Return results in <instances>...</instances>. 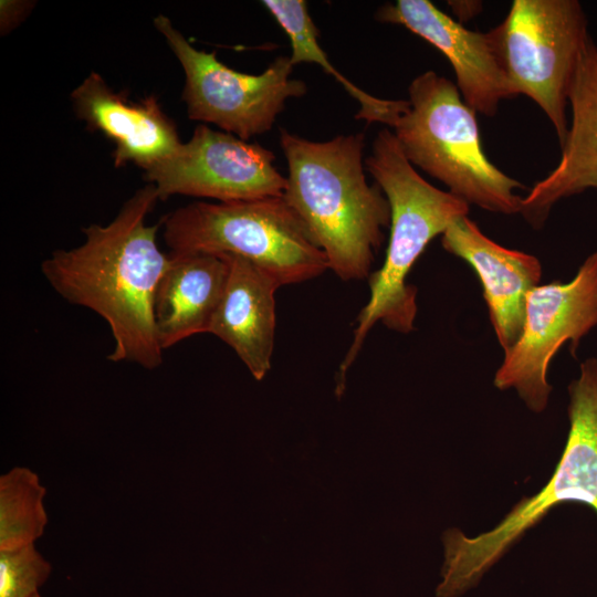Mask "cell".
I'll list each match as a JSON object with an SVG mask.
<instances>
[{
  "label": "cell",
  "instance_id": "6da1fadb",
  "mask_svg": "<svg viewBox=\"0 0 597 597\" xmlns=\"http://www.w3.org/2000/svg\"><path fill=\"white\" fill-rule=\"evenodd\" d=\"M159 200L155 186L137 190L106 226L83 228L85 241L56 250L41 272L67 302L95 312L107 323L114 348L111 362H129L146 369L163 363L154 322V297L169 255L158 248L159 226L146 217Z\"/></svg>",
  "mask_w": 597,
  "mask_h": 597
},
{
  "label": "cell",
  "instance_id": "7a4b0ae2",
  "mask_svg": "<svg viewBox=\"0 0 597 597\" xmlns=\"http://www.w3.org/2000/svg\"><path fill=\"white\" fill-rule=\"evenodd\" d=\"M287 165L283 198L344 281L369 277L390 227V206L365 175L364 134L313 142L280 130Z\"/></svg>",
  "mask_w": 597,
  "mask_h": 597
},
{
  "label": "cell",
  "instance_id": "3957f363",
  "mask_svg": "<svg viewBox=\"0 0 597 597\" xmlns=\"http://www.w3.org/2000/svg\"><path fill=\"white\" fill-rule=\"evenodd\" d=\"M365 168L389 202L390 233L385 261L368 277L369 300L357 317L353 342L339 368L341 381L377 322L402 334L413 331L417 289L407 283L408 274L430 241L470 211L464 200L417 172L389 128L376 135Z\"/></svg>",
  "mask_w": 597,
  "mask_h": 597
},
{
  "label": "cell",
  "instance_id": "277c9868",
  "mask_svg": "<svg viewBox=\"0 0 597 597\" xmlns=\"http://www.w3.org/2000/svg\"><path fill=\"white\" fill-rule=\"evenodd\" d=\"M569 430L548 482L534 495L523 496L492 528L474 537L460 528L442 534L443 563L437 597H461L554 507L585 504L597 514V358L579 366L568 386Z\"/></svg>",
  "mask_w": 597,
  "mask_h": 597
},
{
  "label": "cell",
  "instance_id": "5b68a950",
  "mask_svg": "<svg viewBox=\"0 0 597 597\" xmlns=\"http://www.w3.org/2000/svg\"><path fill=\"white\" fill-rule=\"evenodd\" d=\"M409 107L391 128L408 161L448 187L449 192L491 212L520 213L524 185L485 155L475 112L454 83L434 71L412 80Z\"/></svg>",
  "mask_w": 597,
  "mask_h": 597
},
{
  "label": "cell",
  "instance_id": "8992f818",
  "mask_svg": "<svg viewBox=\"0 0 597 597\" xmlns=\"http://www.w3.org/2000/svg\"><path fill=\"white\" fill-rule=\"evenodd\" d=\"M161 223L170 253L241 256L269 272L282 286L308 281L328 270L325 254L283 196L197 201L170 212Z\"/></svg>",
  "mask_w": 597,
  "mask_h": 597
},
{
  "label": "cell",
  "instance_id": "52a82bcc",
  "mask_svg": "<svg viewBox=\"0 0 597 597\" xmlns=\"http://www.w3.org/2000/svg\"><path fill=\"white\" fill-rule=\"evenodd\" d=\"M577 0H514L489 33L515 95L535 102L552 123L559 145L568 130L569 91L588 34Z\"/></svg>",
  "mask_w": 597,
  "mask_h": 597
},
{
  "label": "cell",
  "instance_id": "ba28073f",
  "mask_svg": "<svg viewBox=\"0 0 597 597\" xmlns=\"http://www.w3.org/2000/svg\"><path fill=\"white\" fill-rule=\"evenodd\" d=\"M154 24L184 69L182 100L190 119L248 140L272 129L289 98L306 94V84L291 77L290 56H277L260 74H245L220 62L214 51L193 48L167 17L157 15Z\"/></svg>",
  "mask_w": 597,
  "mask_h": 597
},
{
  "label": "cell",
  "instance_id": "9c48e42d",
  "mask_svg": "<svg viewBox=\"0 0 597 597\" xmlns=\"http://www.w3.org/2000/svg\"><path fill=\"white\" fill-rule=\"evenodd\" d=\"M597 326V250L569 282L540 284L527 295L521 336L495 371L500 390L515 389L525 406L543 412L549 401V364L569 342L576 357L580 339Z\"/></svg>",
  "mask_w": 597,
  "mask_h": 597
},
{
  "label": "cell",
  "instance_id": "30bf717a",
  "mask_svg": "<svg viewBox=\"0 0 597 597\" xmlns=\"http://www.w3.org/2000/svg\"><path fill=\"white\" fill-rule=\"evenodd\" d=\"M274 161V153L259 144L199 125L190 140L145 176L159 200L172 195L219 202L282 197L286 177Z\"/></svg>",
  "mask_w": 597,
  "mask_h": 597
},
{
  "label": "cell",
  "instance_id": "8fae6325",
  "mask_svg": "<svg viewBox=\"0 0 597 597\" xmlns=\"http://www.w3.org/2000/svg\"><path fill=\"white\" fill-rule=\"evenodd\" d=\"M379 22L404 25L438 49L450 62L464 103L494 116L500 102L515 97L489 32L467 29L428 0H397L376 12Z\"/></svg>",
  "mask_w": 597,
  "mask_h": 597
},
{
  "label": "cell",
  "instance_id": "7c38bea8",
  "mask_svg": "<svg viewBox=\"0 0 597 597\" xmlns=\"http://www.w3.org/2000/svg\"><path fill=\"white\" fill-rule=\"evenodd\" d=\"M441 243L479 277L498 342L504 353L509 352L521 336L527 295L540 285V260L494 242L468 216L448 227Z\"/></svg>",
  "mask_w": 597,
  "mask_h": 597
},
{
  "label": "cell",
  "instance_id": "4fadbf2b",
  "mask_svg": "<svg viewBox=\"0 0 597 597\" xmlns=\"http://www.w3.org/2000/svg\"><path fill=\"white\" fill-rule=\"evenodd\" d=\"M71 96L77 117L115 144L116 167L134 163L146 171L174 156L182 144L154 95L132 102L92 72Z\"/></svg>",
  "mask_w": 597,
  "mask_h": 597
},
{
  "label": "cell",
  "instance_id": "5bb4252c",
  "mask_svg": "<svg viewBox=\"0 0 597 597\" xmlns=\"http://www.w3.org/2000/svg\"><path fill=\"white\" fill-rule=\"evenodd\" d=\"M570 119L557 166L522 198L520 213L542 228L562 199L597 189V44L588 38L569 91Z\"/></svg>",
  "mask_w": 597,
  "mask_h": 597
},
{
  "label": "cell",
  "instance_id": "9a60e30c",
  "mask_svg": "<svg viewBox=\"0 0 597 597\" xmlns=\"http://www.w3.org/2000/svg\"><path fill=\"white\" fill-rule=\"evenodd\" d=\"M224 255L229 272L209 333L228 344L261 380L271 368L275 335V292L281 283L237 255Z\"/></svg>",
  "mask_w": 597,
  "mask_h": 597
},
{
  "label": "cell",
  "instance_id": "2e32d148",
  "mask_svg": "<svg viewBox=\"0 0 597 597\" xmlns=\"http://www.w3.org/2000/svg\"><path fill=\"white\" fill-rule=\"evenodd\" d=\"M224 255L170 253L154 297V322L163 350L209 327L227 282Z\"/></svg>",
  "mask_w": 597,
  "mask_h": 597
},
{
  "label": "cell",
  "instance_id": "e0dca14e",
  "mask_svg": "<svg viewBox=\"0 0 597 597\" xmlns=\"http://www.w3.org/2000/svg\"><path fill=\"white\" fill-rule=\"evenodd\" d=\"M262 4L285 31L291 43L293 65L308 62L318 64L334 76L359 104L356 118L367 123L378 122L391 127L397 117L409 107L408 101H391L375 97L354 85L328 61L318 44V30L313 22L307 3L303 0H264Z\"/></svg>",
  "mask_w": 597,
  "mask_h": 597
},
{
  "label": "cell",
  "instance_id": "ac0fdd59",
  "mask_svg": "<svg viewBox=\"0 0 597 597\" xmlns=\"http://www.w3.org/2000/svg\"><path fill=\"white\" fill-rule=\"evenodd\" d=\"M46 489L29 468L14 467L0 476V551L33 545L49 522Z\"/></svg>",
  "mask_w": 597,
  "mask_h": 597
},
{
  "label": "cell",
  "instance_id": "d6986e66",
  "mask_svg": "<svg viewBox=\"0 0 597 597\" xmlns=\"http://www.w3.org/2000/svg\"><path fill=\"white\" fill-rule=\"evenodd\" d=\"M52 570L34 544L0 551V597H34Z\"/></svg>",
  "mask_w": 597,
  "mask_h": 597
},
{
  "label": "cell",
  "instance_id": "ffe728a7",
  "mask_svg": "<svg viewBox=\"0 0 597 597\" xmlns=\"http://www.w3.org/2000/svg\"><path fill=\"white\" fill-rule=\"evenodd\" d=\"M1 31L2 33L10 31L29 12L31 4L24 1H1Z\"/></svg>",
  "mask_w": 597,
  "mask_h": 597
},
{
  "label": "cell",
  "instance_id": "44dd1931",
  "mask_svg": "<svg viewBox=\"0 0 597 597\" xmlns=\"http://www.w3.org/2000/svg\"><path fill=\"white\" fill-rule=\"evenodd\" d=\"M449 6L462 19H471L481 9V2L476 1H450Z\"/></svg>",
  "mask_w": 597,
  "mask_h": 597
},
{
  "label": "cell",
  "instance_id": "7402d4cb",
  "mask_svg": "<svg viewBox=\"0 0 597 597\" xmlns=\"http://www.w3.org/2000/svg\"><path fill=\"white\" fill-rule=\"evenodd\" d=\"M34 597H41L40 594L35 595Z\"/></svg>",
  "mask_w": 597,
  "mask_h": 597
}]
</instances>
